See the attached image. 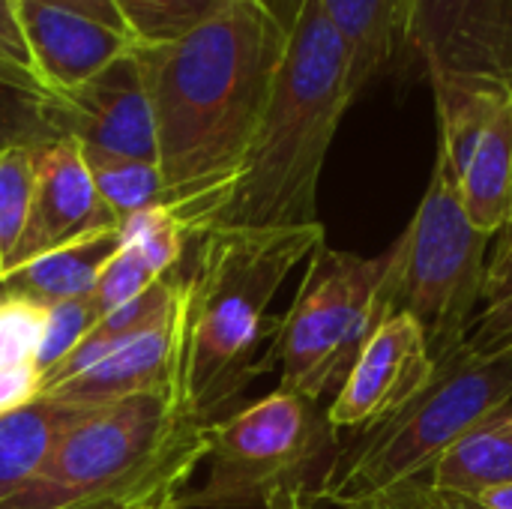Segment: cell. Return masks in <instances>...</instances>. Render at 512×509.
Wrapping results in <instances>:
<instances>
[{"mask_svg": "<svg viewBox=\"0 0 512 509\" xmlns=\"http://www.w3.org/2000/svg\"><path fill=\"white\" fill-rule=\"evenodd\" d=\"M288 18L279 0H228L189 33L138 45L165 204L189 222L195 240L210 231L243 171Z\"/></svg>", "mask_w": 512, "mask_h": 509, "instance_id": "6da1fadb", "label": "cell"}, {"mask_svg": "<svg viewBox=\"0 0 512 509\" xmlns=\"http://www.w3.org/2000/svg\"><path fill=\"white\" fill-rule=\"evenodd\" d=\"M354 99L342 36L318 0H297L255 141L210 231L315 225L321 171Z\"/></svg>", "mask_w": 512, "mask_h": 509, "instance_id": "7a4b0ae2", "label": "cell"}, {"mask_svg": "<svg viewBox=\"0 0 512 509\" xmlns=\"http://www.w3.org/2000/svg\"><path fill=\"white\" fill-rule=\"evenodd\" d=\"M324 243V225L213 228L198 237L186 273L183 399L201 423H216L273 363L258 357L276 342L279 321L267 315L288 273Z\"/></svg>", "mask_w": 512, "mask_h": 509, "instance_id": "3957f363", "label": "cell"}, {"mask_svg": "<svg viewBox=\"0 0 512 509\" xmlns=\"http://www.w3.org/2000/svg\"><path fill=\"white\" fill-rule=\"evenodd\" d=\"M207 453L210 426L168 384L87 411L0 509H174Z\"/></svg>", "mask_w": 512, "mask_h": 509, "instance_id": "277c9868", "label": "cell"}, {"mask_svg": "<svg viewBox=\"0 0 512 509\" xmlns=\"http://www.w3.org/2000/svg\"><path fill=\"white\" fill-rule=\"evenodd\" d=\"M512 402V351L477 357L465 345L438 360L429 387L384 423L339 447L315 501L357 507L423 480L438 459L486 417Z\"/></svg>", "mask_w": 512, "mask_h": 509, "instance_id": "5b68a950", "label": "cell"}, {"mask_svg": "<svg viewBox=\"0 0 512 509\" xmlns=\"http://www.w3.org/2000/svg\"><path fill=\"white\" fill-rule=\"evenodd\" d=\"M489 243L492 234L468 219L453 171L438 153L420 207L387 252L381 285L384 312L408 315L435 363L468 339L486 288Z\"/></svg>", "mask_w": 512, "mask_h": 509, "instance_id": "8992f818", "label": "cell"}, {"mask_svg": "<svg viewBox=\"0 0 512 509\" xmlns=\"http://www.w3.org/2000/svg\"><path fill=\"white\" fill-rule=\"evenodd\" d=\"M339 453L327 411L288 390L210 423L207 480L174 509H264L276 489H318Z\"/></svg>", "mask_w": 512, "mask_h": 509, "instance_id": "52a82bcc", "label": "cell"}, {"mask_svg": "<svg viewBox=\"0 0 512 509\" xmlns=\"http://www.w3.org/2000/svg\"><path fill=\"white\" fill-rule=\"evenodd\" d=\"M387 252L363 258L324 243L309 255L297 297L273 342V357L282 369L279 390L309 402L336 396L354 369L363 345L387 318L381 285Z\"/></svg>", "mask_w": 512, "mask_h": 509, "instance_id": "ba28073f", "label": "cell"}, {"mask_svg": "<svg viewBox=\"0 0 512 509\" xmlns=\"http://www.w3.org/2000/svg\"><path fill=\"white\" fill-rule=\"evenodd\" d=\"M438 153L447 159L468 219L501 234L512 222V84L432 75Z\"/></svg>", "mask_w": 512, "mask_h": 509, "instance_id": "9c48e42d", "label": "cell"}, {"mask_svg": "<svg viewBox=\"0 0 512 509\" xmlns=\"http://www.w3.org/2000/svg\"><path fill=\"white\" fill-rule=\"evenodd\" d=\"M435 366L423 330L408 315H387L333 396L327 408L330 429L357 435L384 423L429 387Z\"/></svg>", "mask_w": 512, "mask_h": 509, "instance_id": "30bf717a", "label": "cell"}, {"mask_svg": "<svg viewBox=\"0 0 512 509\" xmlns=\"http://www.w3.org/2000/svg\"><path fill=\"white\" fill-rule=\"evenodd\" d=\"M408 48L426 75L512 84V0H414Z\"/></svg>", "mask_w": 512, "mask_h": 509, "instance_id": "8fae6325", "label": "cell"}, {"mask_svg": "<svg viewBox=\"0 0 512 509\" xmlns=\"http://www.w3.org/2000/svg\"><path fill=\"white\" fill-rule=\"evenodd\" d=\"M57 120L81 150L144 159L159 165L156 120L138 48L117 57L87 84L57 96Z\"/></svg>", "mask_w": 512, "mask_h": 509, "instance_id": "7c38bea8", "label": "cell"}, {"mask_svg": "<svg viewBox=\"0 0 512 509\" xmlns=\"http://www.w3.org/2000/svg\"><path fill=\"white\" fill-rule=\"evenodd\" d=\"M33 159H36L33 210H30L27 231L15 249V258L6 270L21 267L60 246L78 243L90 234L120 228L114 213L102 204L93 186L78 141L72 138L51 141L39 147Z\"/></svg>", "mask_w": 512, "mask_h": 509, "instance_id": "4fadbf2b", "label": "cell"}, {"mask_svg": "<svg viewBox=\"0 0 512 509\" xmlns=\"http://www.w3.org/2000/svg\"><path fill=\"white\" fill-rule=\"evenodd\" d=\"M186 273L174 300L123 348L96 363L93 369L57 384L42 393L45 399L78 405V408H102L120 402L135 393L159 390L168 384H183V342H186Z\"/></svg>", "mask_w": 512, "mask_h": 509, "instance_id": "5bb4252c", "label": "cell"}, {"mask_svg": "<svg viewBox=\"0 0 512 509\" xmlns=\"http://www.w3.org/2000/svg\"><path fill=\"white\" fill-rule=\"evenodd\" d=\"M12 15L27 48V63L51 96L87 84L117 57L138 48L129 33L60 6L12 0Z\"/></svg>", "mask_w": 512, "mask_h": 509, "instance_id": "9a60e30c", "label": "cell"}, {"mask_svg": "<svg viewBox=\"0 0 512 509\" xmlns=\"http://www.w3.org/2000/svg\"><path fill=\"white\" fill-rule=\"evenodd\" d=\"M120 249V228L90 234L78 243L45 252L21 267L0 273V297L27 300L36 306H57L63 300L90 297L99 273Z\"/></svg>", "mask_w": 512, "mask_h": 509, "instance_id": "2e32d148", "label": "cell"}, {"mask_svg": "<svg viewBox=\"0 0 512 509\" xmlns=\"http://www.w3.org/2000/svg\"><path fill=\"white\" fill-rule=\"evenodd\" d=\"M351 54V84L360 96L408 48L414 0H318Z\"/></svg>", "mask_w": 512, "mask_h": 509, "instance_id": "e0dca14e", "label": "cell"}, {"mask_svg": "<svg viewBox=\"0 0 512 509\" xmlns=\"http://www.w3.org/2000/svg\"><path fill=\"white\" fill-rule=\"evenodd\" d=\"M429 489L480 498L489 489L512 483V405L486 417L456 441L429 471Z\"/></svg>", "mask_w": 512, "mask_h": 509, "instance_id": "ac0fdd59", "label": "cell"}, {"mask_svg": "<svg viewBox=\"0 0 512 509\" xmlns=\"http://www.w3.org/2000/svg\"><path fill=\"white\" fill-rule=\"evenodd\" d=\"M93 408L36 399L33 405L0 417V504L21 492L45 465L57 441Z\"/></svg>", "mask_w": 512, "mask_h": 509, "instance_id": "d6986e66", "label": "cell"}, {"mask_svg": "<svg viewBox=\"0 0 512 509\" xmlns=\"http://www.w3.org/2000/svg\"><path fill=\"white\" fill-rule=\"evenodd\" d=\"M180 282H183V273L177 270V273L159 279L150 291H144V294L135 297L132 303H126V306H120V309L102 315V318L87 330V336L72 348V354H69L63 363H57V366L42 378V393L54 390L57 384H63V381H69V378L87 372V369H93L96 363H102L105 357H111L117 348H123L135 333H141V330H144V327H147L171 300H174V294L180 291Z\"/></svg>", "mask_w": 512, "mask_h": 509, "instance_id": "ffe728a7", "label": "cell"}, {"mask_svg": "<svg viewBox=\"0 0 512 509\" xmlns=\"http://www.w3.org/2000/svg\"><path fill=\"white\" fill-rule=\"evenodd\" d=\"M81 153L90 168L93 186L102 204L114 213L117 225H123L135 213L165 204V183L156 162L126 159L96 150H81Z\"/></svg>", "mask_w": 512, "mask_h": 509, "instance_id": "44dd1931", "label": "cell"}, {"mask_svg": "<svg viewBox=\"0 0 512 509\" xmlns=\"http://www.w3.org/2000/svg\"><path fill=\"white\" fill-rule=\"evenodd\" d=\"M66 138L57 120V96L0 81V156L6 150H39Z\"/></svg>", "mask_w": 512, "mask_h": 509, "instance_id": "7402d4cb", "label": "cell"}, {"mask_svg": "<svg viewBox=\"0 0 512 509\" xmlns=\"http://www.w3.org/2000/svg\"><path fill=\"white\" fill-rule=\"evenodd\" d=\"M138 45L177 39L216 15L228 0H111Z\"/></svg>", "mask_w": 512, "mask_h": 509, "instance_id": "603a6c76", "label": "cell"}, {"mask_svg": "<svg viewBox=\"0 0 512 509\" xmlns=\"http://www.w3.org/2000/svg\"><path fill=\"white\" fill-rule=\"evenodd\" d=\"M189 240H195L189 222L168 204L135 213L120 225V243L135 246L156 276H171L180 270Z\"/></svg>", "mask_w": 512, "mask_h": 509, "instance_id": "cb8c5ba5", "label": "cell"}, {"mask_svg": "<svg viewBox=\"0 0 512 509\" xmlns=\"http://www.w3.org/2000/svg\"><path fill=\"white\" fill-rule=\"evenodd\" d=\"M36 150H6L0 156V273L12 264L27 231L36 189Z\"/></svg>", "mask_w": 512, "mask_h": 509, "instance_id": "d4e9b609", "label": "cell"}, {"mask_svg": "<svg viewBox=\"0 0 512 509\" xmlns=\"http://www.w3.org/2000/svg\"><path fill=\"white\" fill-rule=\"evenodd\" d=\"M159 279H165V276H156V270L144 261V255L135 246L120 243V249L105 264V270L99 273V279L90 291L96 315L102 318V315L132 303L135 297L150 291Z\"/></svg>", "mask_w": 512, "mask_h": 509, "instance_id": "484cf974", "label": "cell"}, {"mask_svg": "<svg viewBox=\"0 0 512 509\" xmlns=\"http://www.w3.org/2000/svg\"><path fill=\"white\" fill-rule=\"evenodd\" d=\"M45 318H48L45 306L15 297H0V372L24 369V366L36 369Z\"/></svg>", "mask_w": 512, "mask_h": 509, "instance_id": "4316f807", "label": "cell"}, {"mask_svg": "<svg viewBox=\"0 0 512 509\" xmlns=\"http://www.w3.org/2000/svg\"><path fill=\"white\" fill-rule=\"evenodd\" d=\"M99 321L93 300L90 297H78V300H63L57 306H48V318H45V333L39 342V354H36V369L45 378L57 363H63L72 348L87 336V330Z\"/></svg>", "mask_w": 512, "mask_h": 509, "instance_id": "83f0119b", "label": "cell"}, {"mask_svg": "<svg viewBox=\"0 0 512 509\" xmlns=\"http://www.w3.org/2000/svg\"><path fill=\"white\" fill-rule=\"evenodd\" d=\"M42 399V375L33 366L0 372V417L15 414Z\"/></svg>", "mask_w": 512, "mask_h": 509, "instance_id": "f1b7e54d", "label": "cell"}, {"mask_svg": "<svg viewBox=\"0 0 512 509\" xmlns=\"http://www.w3.org/2000/svg\"><path fill=\"white\" fill-rule=\"evenodd\" d=\"M348 509H438L432 501V492H429V483L426 480H414V483H405L387 495H378L372 501H363L357 507Z\"/></svg>", "mask_w": 512, "mask_h": 509, "instance_id": "f546056e", "label": "cell"}, {"mask_svg": "<svg viewBox=\"0 0 512 509\" xmlns=\"http://www.w3.org/2000/svg\"><path fill=\"white\" fill-rule=\"evenodd\" d=\"M36 3L60 6V9H69V12L87 15V18H93V21H99V24H108V27H114V30L129 33V30H126V24H123V18H120V12L114 9V3H111V0H36Z\"/></svg>", "mask_w": 512, "mask_h": 509, "instance_id": "4dcf8cb0", "label": "cell"}, {"mask_svg": "<svg viewBox=\"0 0 512 509\" xmlns=\"http://www.w3.org/2000/svg\"><path fill=\"white\" fill-rule=\"evenodd\" d=\"M0 48H6L12 57L27 63V48L21 42L18 24H15V15H12V0H0Z\"/></svg>", "mask_w": 512, "mask_h": 509, "instance_id": "1f68e13d", "label": "cell"}, {"mask_svg": "<svg viewBox=\"0 0 512 509\" xmlns=\"http://www.w3.org/2000/svg\"><path fill=\"white\" fill-rule=\"evenodd\" d=\"M0 81L21 84V87H36V90H45V87L36 81L33 69H30L27 63H21L18 57H12L6 48H0ZM45 93H48V90H45Z\"/></svg>", "mask_w": 512, "mask_h": 509, "instance_id": "d6a6232c", "label": "cell"}, {"mask_svg": "<svg viewBox=\"0 0 512 509\" xmlns=\"http://www.w3.org/2000/svg\"><path fill=\"white\" fill-rule=\"evenodd\" d=\"M264 509H312V501H309V495H306L303 489L285 486V489H276V492L267 498Z\"/></svg>", "mask_w": 512, "mask_h": 509, "instance_id": "836d02e7", "label": "cell"}, {"mask_svg": "<svg viewBox=\"0 0 512 509\" xmlns=\"http://www.w3.org/2000/svg\"><path fill=\"white\" fill-rule=\"evenodd\" d=\"M483 509H512V483L510 486H498L483 492L480 498H474Z\"/></svg>", "mask_w": 512, "mask_h": 509, "instance_id": "e575fe53", "label": "cell"}, {"mask_svg": "<svg viewBox=\"0 0 512 509\" xmlns=\"http://www.w3.org/2000/svg\"><path fill=\"white\" fill-rule=\"evenodd\" d=\"M429 492H432V501H435V507L438 509H483L474 498L447 495V492H435V489H429Z\"/></svg>", "mask_w": 512, "mask_h": 509, "instance_id": "d590c367", "label": "cell"}, {"mask_svg": "<svg viewBox=\"0 0 512 509\" xmlns=\"http://www.w3.org/2000/svg\"><path fill=\"white\" fill-rule=\"evenodd\" d=\"M498 249H512V222L501 231V243H498Z\"/></svg>", "mask_w": 512, "mask_h": 509, "instance_id": "8d00e7d4", "label": "cell"}]
</instances>
